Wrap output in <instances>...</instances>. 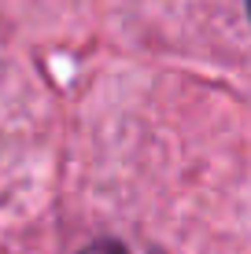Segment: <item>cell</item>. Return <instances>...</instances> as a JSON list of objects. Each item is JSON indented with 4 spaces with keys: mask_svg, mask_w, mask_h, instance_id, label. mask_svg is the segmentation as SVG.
Here are the masks:
<instances>
[{
    "mask_svg": "<svg viewBox=\"0 0 251 254\" xmlns=\"http://www.w3.org/2000/svg\"><path fill=\"white\" fill-rule=\"evenodd\" d=\"M82 254H163V251L144 247V243H129V240H96V243H89Z\"/></svg>",
    "mask_w": 251,
    "mask_h": 254,
    "instance_id": "1",
    "label": "cell"
},
{
    "mask_svg": "<svg viewBox=\"0 0 251 254\" xmlns=\"http://www.w3.org/2000/svg\"><path fill=\"white\" fill-rule=\"evenodd\" d=\"M248 19H251V0H248Z\"/></svg>",
    "mask_w": 251,
    "mask_h": 254,
    "instance_id": "2",
    "label": "cell"
}]
</instances>
